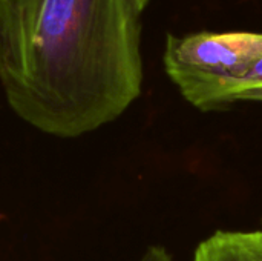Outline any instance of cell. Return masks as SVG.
<instances>
[{
    "label": "cell",
    "mask_w": 262,
    "mask_h": 261,
    "mask_svg": "<svg viewBox=\"0 0 262 261\" xmlns=\"http://www.w3.org/2000/svg\"><path fill=\"white\" fill-rule=\"evenodd\" d=\"M193 261H262V231H218L196 248Z\"/></svg>",
    "instance_id": "3"
},
{
    "label": "cell",
    "mask_w": 262,
    "mask_h": 261,
    "mask_svg": "<svg viewBox=\"0 0 262 261\" xmlns=\"http://www.w3.org/2000/svg\"><path fill=\"white\" fill-rule=\"evenodd\" d=\"M138 261H173L170 254L163 246H150L146 249V252L141 255Z\"/></svg>",
    "instance_id": "5"
},
{
    "label": "cell",
    "mask_w": 262,
    "mask_h": 261,
    "mask_svg": "<svg viewBox=\"0 0 262 261\" xmlns=\"http://www.w3.org/2000/svg\"><path fill=\"white\" fill-rule=\"evenodd\" d=\"M262 58V32L167 35L164 68L183 97L201 111L227 106V94Z\"/></svg>",
    "instance_id": "2"
},
{
    "label": "cell",
    "mask_w": 262,
    "mask_h": 261,
    "mask_svg": "<svg viewBox=\"0 0 262 261\" xmlns=\"http://www.w3.org/2000/svg\"><path fill=\"white\" fill-rule=\"evenodd\" d=\"M262 89V58H259L253 68L249 71V74L239 80L238 83H235L232 86V89L229 91L227 94V105L230 103H235V102H239L243 100V97L249 92H253V91H261Z\"/></svg>",
    "instance_id": "4"
},
{
    "label": "cell",
    "mask_w": 262,
    "mask_h": 261,
    "mask_svg": "<svg viewBox=\"0 0 262 261\" xmlns=\"http://www.w3.org/2000/svg\"><path fill=\"white\" fill-rule=\"evenodd\" d=\"M149 2H150V0H132V3H134L135 9H137L140 14L146 9V6L149 5Z\"/></svg>",
    "instance_id": "6"
},
{
    "label": "cell",
    "mask_w": 262,
    "mask_h": 261,
    "mask_svg": "<svg viewBox=\"0 0 262 261\" xmlns=\"http://www.w3.org/2000/svg\"><path fill=\"white\" fill-rule=\"evenodd\" d=\"M132 0H0V83L12 111L55 137L120 117L141 94Z\"/></svg>",
    "instance_id": "1"
}]
</instances>
